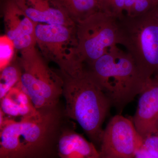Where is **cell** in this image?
Returning a JSON list of instances; mask_svg holds the SVG:
<instances>
[{
	"label": "cell",
	"instance_id": "6da1fadb",
	"mask_svg": "<svg viewBox=\"0 0 158 158\" xmlns=\"http://www.w3.org/2000/svg\"><path fill=\"white\" fill-rule=\"evenodd\" d=\"M37 110L19 120L6 116L0 127V158H59L58 141L70 119L60 102Z\"/></svg>",
	"mask_w": 158,
	"mask_h": 158
},
{
	"label": "cell",
	"instance_id": "7a4b0ae2",
	"mask_svg": "<svg viewBox=\"0 0 158 158\" xmlns=\"http://www.w3.org/2000/svg\"><path fill=\"white\" fill-rule=\"evenodd\" d=\"M65 115L77 123L94 144H101L102 125L112 105L85 68L68 74L61 72Z\"/></svg>",
	"mask_w": 158,
	"mask_h": 158
},
{
	"label": "cell",
	"instance_id": "3957f363",
	"mask_svg": "<svg viewBox=\"0 0 158 158\" xmlns=\"http://www.w3.org/2000/svg\"><path fill=\"white\" fill-rule=\"evenodd\" d=\"M88 65L90 77L118 114L139 95L148 80L142 75L130 54L117 45Z\"/></svg>",
	"mask_w": 158,
	"mask_h": 158
},
{
	"label": "cell",
	"instance_id": "277c9868",
	"mask_svg": "<svg viewBox=\"0 0 158 158\" xmlns=\"http://www.w3.org/2000/svg\"><path fill=\"white\" fill-rule=\"evenodd\" d=\"M118 44L123 45L146 80L158 78V20L152 10L118 19Z\"/></svg>",
	"mask_w": 158,
	"mask_h": 158
},
{
	"label": "cell",
	"instance_id": "5b68a950",
	"mask_svg": "<svg viewBox=\"0 0 158 158\" xmlns=\"http://www.w3.org/2000/svg\"><path fill=\"white\" fill-rule=\"evenodd\" d=\"M21 76L19 85L37 109L60 103L63 81L59 71L50 68L36 47L20 52L17 59Z\"/></svg>",
	"mask_w": 158,
	"mask_h": 158
},
{
	"label": "cell",
	"instance_id": "8992f818",
	"mask_svg": "<svg viewBox=\"0 0 158 158\" xmlns=\"http://www.w3.org/2000/svg\"><path fill=\"white\" fill-rule=\"evenodd\" d=\"M35 35L42 56L59 65L61 72L70 74L84 67L77 52L76 25L37 23Z\"/></svg>",
	"mask_w": 158,
	"mask_h": 158
},
{
	"label": "cell",
	"instance_id": "52a82bcc",
	"mask_svg": "<svg viewBox=\"0 0 158 158\" xmlns=\"http://www.w3.org/2000/svg\"><path fill=\"white\" fill-rule=\"evenodd\" d=\"M76 26L77 52L84 64H91L118 44V19L105 12L97 11Z\"/></svg>",
	"mask_w": 158,
	"mask_h": 158
},
{
	"label": "cell",
	"instance_id": "ba28073f",
	"mask_svg": "<svg viewBox=\"0 0 158 158\" xmlns=\"http://www.w3.org/2000/svg\"><path fill=\"white\" fill-rule=\"evenodd\" d=\"M143 142L132 120L117 114L104 130L99 151L100 158H135Z\"/></svg>",
	"mask_w": 158,
	"mask_h": 158
},
{
	"label": "cell",
	"instance_id": "9c48e42d",
	"mask_svg": "<svg viewBox=\"0 0 158 158\" xmlns=\"http://www.w3.org/2000/svg\"><path fill=\"white\" fill-rule=\"evenodd\" d=\"M6 35L20 51L36 45L37 23L30 19L13 0H4L2 8Z\"/></svg>",
	"mask_w": 158,
	"mask_h": 158
},
{
	"label": "cell",
	"instance_id": "30bf717a",
	"mask_svg": "<svg viewBox=\"0 0 158 158\" xmlns=\"http://www.w3.org/2000/svg\"><path fill=\"white\" fill-rule=\"evenodd\" d=\"M139 95L132 120L144 141L158 132V78L149 79Z\"/></svg>",
	"mask_w": 158,
	"mask_h": 158
},
{
	"label": "cell",
	"instance_id": "8fae6325",
	"mask_svg": "<svg viewBox=\"0 0 158 158\" xmlns=\"http://www.w3.org/2000/svg\"><path fill=\"white\" fill-rule=\"evenodd\" d=\"M34 22L46 24L76 25L52 0H13Z\"/></svg>",
	"mask_w": 158,
	"mask_h": 158
},
{
	"label": "cell",
	"instance_id": "7c38bea8",
	"mask_svg": "<svg viewBox=\"0 0 158 158\" xmlns=\"http://www.w3.org/2000/svg\"><path fill=\"white\" fill-rule=\"evenodd\" d=\"M57 153L59 158H100L95 144L75 131L72 123L60 135Z\"/></svg>",
	"mask_w": 158,
	"mask_h": 158
},
{
	"label": "cell",
	"instance_id": "4fadbf2b",
	"mask_svg": "<svg viewBox=\"0 0 158 158\" xmlns=\"http://www.w3.org/2000/svg\"><path fill=\"white\" fill-rule=\"evenodd\" d=\"M19 83L0 99V110L6 118L14 120L32 116L38 110Z\"/></svg>",
	"mask_w": 158,
	"mask_h": 158
},
{
	"label": "cell",
	"instance_id": "5bb4252c",
	"mask_svg": "<svg viewBox=\"0 0 158 158\" xmlns=\"http://www.w3.org/2000/svg\"><path fill=\"white\" fill-rule=\"evenodd\" d=\"M53 3L77 24L99 10L96 0H52Z\"/></svg>",
	"mask_w": 158,
	"mask_h": 158
},
{
	"label": "cell",
	"instance_id": "9a60e30c",
	"mask_svg": "<svg viewBox=\"0 0 158 158\" xmlns=\"http://www.w3.org/2000/svg\"><path fill=\"white\" fill-rule=\"evenodd\" d=\"M21 72L17 59L1 70L0 99L15 87L20 81Z\"/></svg>",
	"mask_w": 158,
	"mask_h": 158
},
{
	"label": "cell",
	"instance_id": "2e32d148",
	"mask_svg": "<svg viewBox=\"0 0 158 158\" xmlns=\"http://www.w3.org/2000/svg\"><path fill=\"white\" fill-rule=\"evenodd\" d=\"M158 5V0H125V15L131 17L148 13Z\"/></svg>",
	"mask_w": 158,
	"mask_h": 158
},
{
	"label": "cell",
	"instance_id": "e0dca14e",
	"mask_svg": "<svg viewBox=\"0 0 158 158\" xmlns=\"http://www.w3.org/2000/svg\"><path fill=\"white\" fill-rule=\"evenodd\" d=\"M125 2V0H100L99 8L100 11L119 19L124 15Z\"/></svg>",
	"mask_w": 158,
	"mask_h": 158
},
{
	"label": "cell",
	"instance_id": "ac0fdd59",
	"mask_svg": "<svg viewBox=\"0 0 158 158\" xmlns=\"http://www.w3.org/2000/svg\"><path fill=\"white\" fill-rule=\"evenodd\" d=\"M14 44L6 35L0 38V69L2 70L13 61L14 50Z\"/></svg>",
	"mask_w": 158,
	"mask_h": 158
},
{
	"label": "cell",
	"instance_id": "d6986e66",
	"mask_svg": "<svg viewBox=\"0 0 158 158\" xmlns=\"http://www.w3.org/2000/svg\"><path fill=\"white\" fill-rule=\"evenodd\" d=\"M142 146L158 157V134L153 135L146 138Z\"/></svg>",
	"mask_w": 158,
	"mask_h": 158
},
{
	"label": "cell",
	"instance_id": "ffe728a7",
	"mask_svg": "<svg viewBox=\"0 0 158 158\" xmlns=\"http://www.w3.org/2000/svg\"><path fill=\"white\" fill-rule=\"evenodd\" d=\"M135 158H158V157L154 155L142 145L136 152Z\"/></svg>",
	"mask_w": 158,
	"mask_h": 158
},
{
	"label": "cell",
	"instance_id": "44dd1931",
	"mask_svg": "<svg viewBox=\"0 0 158 158\" xmlns=\"http://www.w3.org/2000/svg\"><path fill=\"white\" fill-rule=\"evenodd\" d=\"M155 16L158 20V5L152 10Z\"/></svg>",
	"mask_w": 158,
	"mask_h": 158
},
{
	"label": "cell",
	"instance_id": "7402d4cb",
	"mask_svg": "<svg viewBox=\"0 0 158 158\" xmlns=\"http://www.w3.org/2000/svg\"><path fill=\"white\" fill-rule=\"evenodd\" d=\"M96 1H97V2L98 3V2H99L100 0H96Z\"/></svg>",
	"mask_w": 158,
	"mask_h": 158
},
{
	"label": "cell",
	"instance_id": "603a6c76",
	"mask_svg": "<svg viewBox=\"0 0 158 158\" xmlns=\"http://www.w3.org/2000/svg\"><path fill=\"white\" fill-rule=\"evenodd\" d=\"M157 134H158V133H157Z\"/></svg>",
	"mask_w": 158,
	"mask_h": 158
}]
</instances>
